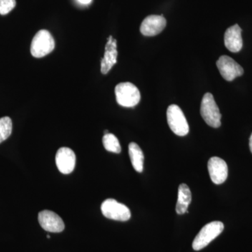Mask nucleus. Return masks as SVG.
Returning a JSON list of instances; mask_svg holds the SVG:
<instances>
[{"mask_svg": "<svg viewBox=\"0 0 252 252\" xmlns=\"http://www.w3.org/2000/svg\"><path fill=\"white\" fill-rule=\"evenodd\" d=\"M101 211L106 218L119 221H126L131 217L128 207L112 198L104 200L101 205Z\"/></svg>", "mask_w": 252, "mask_h": 252, "instance_id": "423d86ee", "label": "nucleus"}, {"mask_svg": "<svg viewBox=\"0 0 252 252\" xmlns=\"http://www.w3.org/2000/svg\"><path fill=\"white\" fill-rule=\"evenodd\" d=\"M118 104L124 107H133L140 102V91L130 82L120 83L115 88Z\"/></svg>", "mask_w": 252, "mask_h": 252, "instance_id": "f03ea898", "label": "nucleus"}, {"mask_svg": "<svg viewBox=\"0 0 252 252\" xmlns=\"http://www.w3.org/2000/svg\"><path fill=\"white\" fill-rule=\"evenodd\" d=\"M166 23V19L162 15H151L142 21L140 26L141 33L147 36L157 35L165 29Z\"/></svg>", "mask_w": 252, "mask_h": 252, "instance_id": "9b49d317", "label": "nucleus"}, {"mask_svg": "<svg viewBox=\"0 0 252 252\" xmlns=\"http://www.w3.org/2000/svg\"><path fill=\"white\" fill-rule=\"evenodd\" d=\"M224 229V225L220 221H212L207 223L200 230L193 242V249L199 251L207 246L212 240L222 233Z\"/></svg>", "mask_w": 252, "mask_h": 252, "instance_id": "20e7f679", "label": "nucleus"}, {"mask_svg": "<svg viewBox=\"0 0 252 252\" xmlns=\"http://www.w3.org/2000/svg\"><path fill=\"white\" fill-rule=\"evenodd\" d=\"M54 48L55 40L51 33L46 30H41L33 37L31 52L33 57L40 59L52 52Z\"/></svg>", "mask_w": 252, "mask_h": 252, "instance_id": "f257e3e1", "label": "nucleus"}, {"mask_svg": "<svg viewBox=\"0 0 252 252\" xmlns=\"http://www.w3.org/2000/svg\"><path fill=\"white\" fill-rule=\"evenodd\" d=\"M250 151H251V152L252 154V134L251 135V137H250Z\"/></svg>", "mask_w": 252, "mask_h": 252, "instance_id": "aec40b11", "label": "nucleus"}, {"mask_svg": "<svg viewBox=\"0 0 252 252\" xmlns=\"http://www.w3.org/2000/svg\"><path fill=\"white\" fill-rule=\"evenodd\" d=\"M38 220L43 229L51 233H61L64 229L62 219L55 212L44 210L38 215Z\"/></svg>", "mask_w": 252, "mask_h": 252, "instance_id": "6e6552de", "label": "nucleus"}, {"mask_svg": "<svg viewBox=\"0 0 252 252\" xmlns=\"http://www.w3.org/2000/svg\"><path fill=\"white\" fill-rule=\"evenodd\" d=\"M128 153L132 167L137 172H142L144 169V157L138 144L131 142L128 146Z\"/></svg>", "mask_w": 252, "mask_h": 252, "instance_id": "2eb2a0df", "label": "nucleus"}, {"mask_svg": "<svg viewBox=\"0 0 252 252\" xmlns=\"http://www.w3.org/2000/svg\"><path fill=\"white\" fill-rule=\"evenodd\" d=\"M78 1L82 4H90L91 0H78Z\"/></svg>", "mask_w": 252, "mask_h": 252, "instance_id": "6ab92c4d", "label": "nucleus"}, {"mask_svg": "<svg viewBox=\"0 0 252 252\" xmlns=\"http://www.w3.org/2000/svg\"><path fill=\"white\" fill-rule=\"evenodd\" d=\"M16 0H0V14L6 15L16 6Z\"/></svg>", "mask_w": 252, "mask_h": 252, "instance_id": "a211bd4d", "label": "nucleus"}, {"mask_svg": "<svg viewBox=\"0 0 252 252\" xmlns=\"http://www.w3.org/2000/svg\"><path fill=\"white\" fill-rule=\"evenodd\" d=\"M117 41L109 36L105 46L103 59L101 60V72L107 74L117 63Z\"/></svg>", "mask_w": 252, "mask_h": 252, "instance_id": "f8f14e48", "label": "nucleus"}, {"mask_svg": "<svg viewBox=\"0 0 252 252\" xmlns=\"http://www.w3.org/2000/svg\"><path fill=\"white\" fill-rule=\"evenodd\" d=\"M225 47L233 53L239 52L243 48L242 29L238 24L228 28L224 34Z\"/></svg>", "mask_w": 252, "mask_h": 252, "instance_id": "ddd939ff", "label": "nucleus"}, {"mask_svg": "<svg viewBox=\"0 0 252 252\" xmlns=\"http://www.w3.org/2000/svg\"><path fill=\"white\" fill-rule=\"evenodd\" d=\"M56 163L61 173L68 175L72 172L75 167V154L71 149L61 147L56 154Z\"/></svg>", "mask_w": 252, "mask_h": 252, "instance_id": "9d476101", "label": "nucleus"}, {"mask_svg": "<svg viewBox=\"0 0 252 252\" xmlns=\"http://www.w3.org/2000/svg\"><path fill=\"white\" fill-rule=\"evenodd\" d=\"M47 238H51V236H50V235H47Z\"/></svg>", "mask_w": 252, "mask_h": 252, "instance_id": "4be33fe9", "label": "nucleus"}, {"mask_svg": "<svg viewBox=\"0 0 252 252\" xmlns=\"http://www.w3.org/2000/svg\"><path fill=\"white\" fill-rule=\"evenodd\" d=\"M167 120L175 135L185 136L189 133V126L185 114L179 106L171 104L167 110Z\"/></svg>", "mask_w": 252, "mask_h": 252, "instance_id": "39448f33", "label": "nucleus"}, {"mask_svg": "<svg viewBox=\"0 0 252 252\" xmlns=\"http://www.w3.org/2000/svg\"><path fill=\"white\" fill-rule=\"evenodd\" d=\"M104 135H106V134H108L109 133V131L108 130H104Z\"/></svg>", "mask_w": 252, "mask_h": 252, "instance_id": "412c9836", "label": "nucleus"}, {"mask_svg": "<svg viewBox=\"0 0 252 252\" xmlns=\"http://www.w3.org/2000/svg\"><path fill=\"white\" fill-rule=\"evenodd\" d=\"M191 202V192L185 184L180 185L178 189V199L176 205V212L178 215H184L188 212L189 205Z\"/></svg>", "mask_w": 252, "mask_h": 252, "instance_id": "4468645a", "label": "nucleus"}, {"mask_svg": "<svg viewBox=\"0 0 252 252\" xmlns=\"http://www.w3.org/2000/svg\"><path fill=\"white\" fill-rule=\"evenodd\" d=\"M207 167L210 178L215 185H221L227 180L228 165L223 159L217 157H212L209 160Z\"/></svg>", "mask_w": 252, "mask_h": 252, "instance_id": "1a4fd4ad", "label": "nucleus"}, {"mask_svg": "<svg viewBox=\"0 0 252 252\" xmlns=\"http://www.w3.org/2000/svg\"><path fill=\"white\" fill-rule=\"evenodd\" d=\"M217 66L220 75L228 81L234 80L244 74L243 68L229 56H220L217 61Z\"/></svg>", "mask_w": 252, "mask_h": 252, "instance_id": "0eeeda50", "label": "nucleus"}, {"mask_svg": "<svg viewBox=\"0 0 252 252\" xmlns=\"http://www.w3.org/2000/svg\"><path fill=\"white\" fill-rule=\"evenodd\" d=\"M12 132V121L9 117L0 118V144L9 138Z\"/></svg>", "mask_w": 252, "mask_h": 252, "instance_id": "f3484780", "label": "nucleus"}, {"mask_svg": "<svg viewBox=\"0 0 252 252\" xmlns=\"http://www.w3.org/2000/svg\"><path fill=\"white\" fill-rule=\"evenodd\" d=\"M102 143H103L104 149L109 152L120 154L122 152V147L119 141L114 134L108 133L104 135L102 138Z\"/></svg>", "mask_w": 252, "mask_h": 252, "instance_id": "dca6fc26", "label": "nucleus"}, {"mask_svg": "<svg viewBox=\"0 0 252 252\" xmlns=\"http://www.w3.org/2000/svg\"><path fill=\"white\" fill-rule=\"evenodd\" d=\"M200 114L207 125L217 128L221 125L220 109L215 102L213 94L207 93L204 94L200 107Z\"/></svg>", "mask_w": 252, "mask_h": 252, "instance_id": "7ed1b4c3", "label": "nucleus"}]
</instances>
